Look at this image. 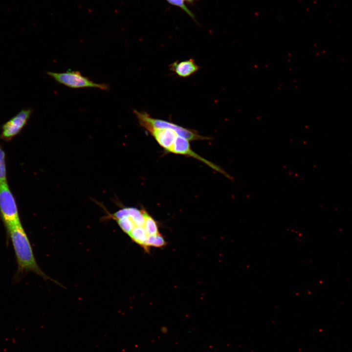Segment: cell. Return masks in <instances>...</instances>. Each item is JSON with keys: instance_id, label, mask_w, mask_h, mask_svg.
Wrapping results in <instances>:
<instances>
[{"instance_id": "1", "label": "cell", "mask_w": 352, "mask_h": 352, "mask_svg": "<svg viewBox=\"0 0 352 352\" xmlns=\"http://www.w3.org/2000/svg\"><path fill=\"white\" fill-rule=\"evenodd\" d=\"M6 231L16 256L17 274L20 275L25 272H32L45 280H52L38 264L29 239L22 224Z\"/></svg>"}, {"instance_id": "2", "label": "cell", "mask_w": 352, "mask_h": 352, "mask_svg": "<svg viewBox=\"0 0 352 352\" xmlns=\"http://www.w3.org/2000/svg\"><path fill=\"white\" fill-rule=\"evenodd\" d=\"M140 125L147 131L152 129H170L176 132L177 134L189 141L210 139L211 137L200 135L193 129H187L166 120L154 118L145 111L133 110Z\"/></svg>"}, {"instance_id": "3", "label": "cell", "mask_w": 352, "mask_h": 352, "mask_svg": "<svg viewBox=\"0 0 352 352\" xmlns=\"http://www.w3.org/2000/svg\"><path fill=\"white\" fill-rule=\"evenodd\" d=\"M0 214L6 230L21 223L15 199L7 181L0 183Z\"/></svg>"}, {"instance_id": "4", "label": "cell", "mask_w": 352, "mask_h": 352, "mask_svg": "<svg viewBox=\"0 0 352 352\" xmlns=\"http://www.w3.org/2000/svg\"><path fill=\"white\" fill-rule=\"evenodd\" d=\"M47 74L58 83L70 88H97L104 90L110 89L108 84L96 83L88 77L83 76L79 71L67 70L64 72L48 71Z\"/></svg>"}, {"instance_id": "5", "label": "cell", "mask_w": 352, "mask_h": 352, "mask_svg": "<svg viewBox=\"0 0 352 352\" xmlns=\"http://www.w3.org/2000/svg\"><path fill=\"white\" fill-rule=\"evenodd\" d=\"M168 153L179 154L190 156L205 163L215 171L224 175L227 178L233 180V178L222 168L209 160L202 157L192 150L189 140L178 135L176 137Z\"/></svg>"}, {"instance_id": "6", "label": "cell", "mask_w": 352, "mask_h": 352, "mask_svg": "<svg viewBox=\"0 0 352 352\" xmlns=\"http://www.w3.org/2000/svg\"><path fill=\"white\" fill-rule=\"evenodd\" d=\"M32 110H22L16 116L4 123L1 128L0 138L6 141L11 140L18 135L26 125Z\"/></svg>"}, {"instance_id": "7", "label": "cell", "mask_w": 352, "mask_h": 352, "mask_svg": "<svg viewBox=\"0 0 352 352\" xmlns=\"http://www.w3.org/2000/svg\"><path fill=\"white\" fill-rule=\"evenodd\" d=\"M148 132L167 153L178 135L175 131L167 128L152 129Z\"/></svg>"}, {"instance_id": "8", "label": "cell", "mask_w": 352, "mask_h": 352, "mask_svg": "<svg viewBox=\"0 0 352 352\" xmlns=\"http://www.w3.org/2000/svg\"><path fill=\"white\" fill-rule=\"evenodd\" d=\"M170 69L180 77H187L197 72L200 67L194 59L176 61L170 65Z\"/></svg>"}, {"instance_id": "9", "label": "cell", "mask_w": 352, "mask_h": 352, "mask_svg": "<svg viewBox=\"0 0 352 352\" xmlns=\"http://www.w3.org/2000/svg\"><path fill=\"white\" fill-rule=\"evenodd\" d=\"M6 181H7L5 154L4 151L0 146V183Z\"/></svg>"}, {"instance_id": "10", "label": "cell", "mask_w": 352, "mask_h": 352, "mask_svg": "<svg viewBox=\"0 0 352 352\" xmlns=\"http://www.w3.org/2000/svg\"><path fill=\"white\" fill-rule=\"evenodd\" d=\"M169 3L179 7L195 20L194 15L184 3V0H166Z\"/></svg>"}, {"instance_id": "11", "label": "cell", "mask_w": 352, "mask_h": 352, "mask_svg": "<svg viewBox=\"0 0 352 352\" xmlns=\"http://www.w3.org/2000/svg\"><path fill=\"white\" fill-rule=\"evenodd\" d=\"M185 0L189 3H192L194 1V0Z\"/></svg>"}]
</instances>
